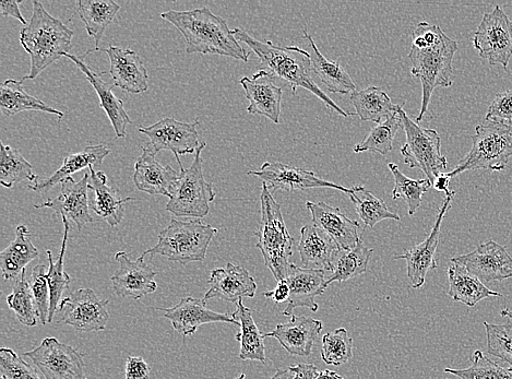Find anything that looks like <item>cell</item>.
Segmentation results:
<instances>
[{
	"label": "cell",
	"instance_id": "cell-39",
	"mask_svg": "<svg viewBox=\"0 0 512 379\" xmlns=\"http://www.w3.org/2000/svg\"><path fill=\"white\" fill-rule=\"evenodd\" d=\"M349 196L365 228L372 229L384 220L400 221L397 213L391 212L383 199L377 198L371 192L366 191L365 186L356 185L352 187Z\"/></svg>",
	"mask_w": 512,
	"mask_h": 379
},
{
	"label": "cell",
	"instance_id": "cell-56",
	"mask_svg": "<svg viewBox=\"0 0 512 379\" xmlns=\"http://www.w3.org/2000/svg\"><path fill=\"white\" fill-rule=\"evenodd\" d=\"M271 379H295L294 373L290 369L278 370Z\"/></svg>",
	"mask_w": 512,
	"mask_h": 379
},
{
	"label": "cell",
	"instance_id": "cell-20",
	"mask_svg": "<svg viewBox=\"0 0 512 379\" xmlns=\"http://www.w3.org/2000/svg\"><path fill=\"white\" fill-rule=\"evenodd\" d=\"M290 286V299L283 315L292 317L299 307L317 312L319 306L315 299L326 292L327 277L324 269L301 268L291 263L288 276L285 278Z\"/></svg>",
	"mask_w": 512,
	"mask_h": 379
},
{
	"label": "cell",
	"instance_id": "cell-25",
	"mask_svg": "<svg viewBox=\"0 0 512 379\" xmlns=\"http://www.w3.org/2000/svg\"><path fill=\"white\" fill-rule=\"evenodd\" d=\"M306 208L311 212L313 223L325 231L341 250H353L362 240L360 223L345 216L340 208L313 201H306Z\"/></svg>",
	"mask_w": 512,
	"mask_h": 379
},
{
	"label": "cell",
	"instance_id": "cell-1",
	"mask_svg": "<svg viewBox=\"0 0 512 379\" xmlns=\"http://www.w3.org/2000/svg\"><path fill=\"white\" fill-rule=\"evenodd\" d=\"M457 51V41L450 39L442 28L427 22H420L416 26L409 53L411 73L420 79L423 89L421 111L416 123L423 121L435 89L454 85L451 80L454 73L452 62Z\"/></svg>",
	"mask_w": 512,
	"mask_h": 379
},
{
	"label": "cell",
	"instance_id": "cell-2",
	"mask_svg": "<svg viewBox=\"0 0 512 379\" xmlns=\"http://www.w3.org/2000/svg\"><path fill=\"white\" fill-rule=\"evenodd\" d=\"M182 33L188 54L220 55L247 63L249 53L236 40L225 19L208 7L187 11L169 10L161 15Z\"/></svg>",
	"mask_w": 512,
	"mask_h": 379
},
{
	"label": "cell",
	"instance_id": "cell-54",
	"mask_svg": "<svg viewBox=\"0 0 512 379\" xmlns=\"http://www.w3.org/2000/svg\"><path fill=\"white\" fill-rule=\"evenodd\" d=\"M289 369L294 373L295 379H316L319 372L314 364L291 365Z\"/></svg>",
	"mask_w": 512,
	"mask_h": 379
},
{
	"label": "cell",
	"instance_id": "cell-27",
	"mask_svg": "<svg viewBox=\"0 0 512 379\" xmlns=\"http://www.w3.org/2000/svg\"><path fill=\"white\" fill-rule=\"evenodd\" d=\"M65 57L70 59L82 74H85L91 86L97 91L100 98V106L106 115L109 116L116 138L121 139L126 137L127 126L132 124L133 121L130 120L124 108L123 101L119 100L113 93V88L115 87L113 82L110 84V82L104 81L102 79L104 73H95L94 70L83 62L81 57L70 54H67Z\"/></svg>",
	"mask_w": 512,
	"mask_h": 379
},
{
	"label": "cell",
	"instance_id": "cell-13",
	"mask_svg": "<svg viewBox=\"0 0 512 379\" xmlns=\"http://www.w3.org/2000/svg\"><path fill=\"white\" fill-rule=\"evenodd\" d=\"M199 124V120L185 123L165 117L152 126L140 127L139 132L150 139L148 145L157 153L163 150L171 151L181 169L184 167L180 157L193 155L201 145L197 130Z\"/></svg>",
	"mask_w": 512,
	"mask_h": 379
},
{
	"label": "cell",
	"instance_id": "cell-31",
	"mask_svg": "<svg viewBox=\"0 0 512 379\" xmlns=\"http://www.w3.org/2000/svg\"><path fill=\"white\" fill-rule=\"evenodd\" d=\"M304 38L309 46V59H311V71L313 78L323 84L328 91L339 94H352L356 91V86L345 70L338 62L329 61L320 53L311 35L304 29Z\"/></svg>",
	"mask_w": 512,
	"mask_h": 379
},
{
	"label": "cell",
	"instance_id": "cell-35",
	"mask_svg": "<svg viewBox=\"0 0 512 379\" xmlns=\"http://www.w3.org/2000/svg\"><path fill=\"white\" fill-rule=\"evenodd\" d=\"M236 306L237 309L232 316L241 327L240 333L235 336V339L241 345L238 357L243 361H259L265 364V338L254 321L253 312L244 305L243 300L238 302Z\"/></svg>",
	"mask_w": 512,
	"mask_h": 379
},
{
	"label": "cell",
	"instance_id": "cell-42",
	"mask_svg": "<svg viewBox=\"0 0 512 379\" xmlns=\"http://www.w3.org/2000/svg\"><path fill=\"white\" fill-rule=\"evenodd\" d=\"M0 151V183L4 187L11 188L22 181H30L33 184L39 182V176L33 173L31 163L17 149L2 142Z\"/></svg>",
	"mask_w": 512,
	"mask_h": 379
},
{
	"label": "cell",
	"instance_id": "cell-41",
	"mask_svg": "<svg viewBox=\"0 0 512 379\" xmlns=\"http://www.w3.org/2000/svg\"><path fill=\"white\" fill-rule=\"evenodd\" d=\"M402 106L392 113L387 120L374 127L367 137L357 144L353 151L361 153L365 151H374L381 156H387L394 149V140L402 127Z\"/></svg>",
	"mask_w": 512,
	"mask_h": 379
},
{
	"label": "cell",
	"instance_id": "cell-5",
	"mask_svg": "<svg viewBox=\"0 0 512 379\" xmlns=\"http://www.w3.org/2000/svg\"><path fill=\"white\" fill-rule=\"evenodd\" d=\"M260 204L261 223L256 232V247L263 254L266 267L279 282L288 276L294 239L284 222L280 204L265 184L261 188Z\"/></svg>",
	"mask_w": 512,
	"mask_h": 379
},
{
	"label": "cell",
	"instance_id": "cell-29",
	"mask_svg": "<svg viewBox=\"0 0 512 379\" xmlns=\"http://www.w3.org/2000/svg\"><path fill=\"white\" fill-rule=\"evenodd\" d=\"M111 150L106 145L88 146L81 152L69 155L64 159V163L52 176L47 177L37 184L29 186L30 191L38 194H44L51 191L52 188L63 184L71 175L91 167H101L104 159L109 156Z\"/></svg>",
	"mask_w": 512,
	"mask_h": 379
},
{
	"label": "cell",
	"instance_id": "cell-50",
	"mask_svg": "<svg viewBox=\"0 0 512 379\" xmlns=\"http://www.w3.org/2000/svg\"><path fill=\"white\" fill-rule=\"evenodd\" d=\"M486 121L512 125V90L496 94L487 110Z\"/></svg>",
	"mask_w": 512,
	"mask_h": 379
},
{
	"label": "cell",
	"instance_id": "cell-30",
	"mask_svg": "<svg viewBox=\"0 0 512 379\" xmlns=\"http://www.w3.org/2000/svg\"><path fill=\"white\" fill-rule=\"evenodd\" d=\"M89 172V189L94 193L90 209L105 220L110 227L115 228L124 218V204L134 198H119L117 191L107 184V176L104 172L95 171L93 167L89 169Z\"/></svg>",
	"mask_w": 512,
	"mask_h": 379
},
{
	"label": "cell",
	"instance_id": "cell-23",
	"mask_svg": "<svg viewBox=\"0 0 512 379\" xmlns=\"http://www.w3.org/2000/svg\"><path fill=\"white\" fill-rule=\"evenodd\" d=\"M272 79L275 77L260 69L252 78L243 77L240 84L249 101L247 112L265 116L271 122L280 124L283 90Z\"/></svg>",
	"mask_w": 512,
	"mask_h": 379
},
{
	"label": "cell",
	"instance_id": "cell-22",
	"mask_svg": "<svg viewBox=\"0 0 512 379\" xmlns=\"http://www.w3.org/2000/svg\"><path fill=\"white\" fill-rule=\"evenodd\" d=\"M208 283L210 288L205 294L206 302L220 299L237 304L244 298H254L257 292V283L249 272L232 263L212 270Z\"/></svg>",
	"mask_w": 512,
	"mask_h": 379
},
{
	"label": "cell",
	"instance_id": "cell-10",
	"mask_svg": "<svg viewBox=\"0 0 512 379\" xmlns=\"http://www.w3.org/2000/svg\"><path fill=\"white\" fill-rule=\"evenodd\" d=\"M473 45L488 64L508 69L512 57V21L502 7L495 6L491 13L483 15Z\"/></svg>",
	"mask_w": 512,
	"mask_h": 379
},
{
	"label": "cell",
	"instance_id": "cell-21",
	"mask_svg": "<svg viewBox=\"0 0 512 379\" xmlns=\"http://www.w3.org/2000/svg\"><path fill=\"white\" fill-rule=\"evenodd\" d=\"M141 149L142 153L135 164L133 175L135 186L140 192L170 198L181 172L174 170L171 165L164 167L160 164L156 159L157 152L149 145Z\"/></svg>",
	"mask_w": 512,
	"mask_h": 379
},
{
	"label": "cell",
	"instance_id": "cell-60",
	"mask_svg": "<svg viewBox=\"0 0 512 379\" xmlns=\"http://www.w3.org/2000/svg\"><path fill=\"white\" fill-rule=\"evenodd\" d=\"M446 379H449V378H446Z\"/></svg>",
	"mask_w": 512,
	"mask_h": 379
},
{
	"label": "cell",
	"instance_id": "cell-16",
	"mask_svg": "<svg viewBox=\"0 0 512 379\" xmlns=\"http://www.w3.org/2000/svg\"><path fill=\"white\" fill-rule=\"evenodd\" d=\"M454 197L455 195L446 196L443 206L436 217L433 229L426 240L395 257L397 260H406L407 275L413 289H421L425 284L428 272L438 268L436 252L440 240V229H442L443 221L451 208Z\"/></svg>",
	"mask_w": 512,
	"mask_h": 379
},
{
	"label": "cell",
	"instance_id": "cell-53",
	"mask_svg": "<svg viewBox=\"0 0 512 379\" xmlns=\"http://www.w3.org/2000/svg\"><path fill=\"white\" fill-rule=\"evenodd\" d=\"M290 286L287 280L279 281L275 290L266 292L265 298L278 304L287 302L290 299Z\"/></svg>",
	"mask_w": 512,
	"mask_h": 379
},
{
	"label": "cell",
	"instance_id": "cell-24",
	"mask_svg": "<svg viewBox=\"0 0 512 379\" xmlns=\"http://www.w3.org/2000/svg\"><path fill=\"white\" fill-rule=\"evenodd\" d=\"M103 52L110 58V73L115 87L132 94L149 90L148 70L137 52L114 45Z\"/></svg>",
	"mask_w": 512,
	"mask_h": 379
},
{
	"label": "cell",
	"instance_id": "cell-58",
	"mask_svg": "<svg viewBox=\"0 0 512 379\" xmlns=\"http://www.w3.org/2000/svg\"><path fill=\"white\" fill-rule=\"evenodd\" d=\"M500 315H502L503 317H508L512 321V310L505 309L502 312H500Z\"/></svg>",
	"mask_w": 512,
	"mask_h": 379
},
{
	"label": "cell",
	"instance_id": "cell-15",
	"mask_svg": "<svg viewBox=\"0 0 512 379\" xmlns=\"http://www.w3.org/2000/svg\"><path fill=\"white\" fill-rule=\"evenodd\" d=\"M451 263L466 268L482 282L503 281L512 278V257L506 247L488 241L469 254L451 259Z\"/></svg>",
	"mask_w": 512,
	"mask_h": 379
},
{
	"label": "cell",
	"instance_id": "cell-3",
	"mask_svg": "<svg viewBox=\"0 0 512 379\" xmlns=\"http://www.w3.org/2000/svg\"><path fill=\"white\" fill-rule=\"evenodd\" d=\"M234 37L238 42L246 44L259 58L263 70L272 77L287 81L295 96L297 89H305L323 101L328 109H332L343 117L354 116L340 108L321 90L311 71V59L308 52L297 46L281 47L270 41L261 42L252 37L246 31L235 28Z\"/></svg>",
	"mask_w": 512,
	"mask_h": 379
},
{
	"label": "cell",
	"instance_id": "cell-52",
	"mask_svg": "<svg viewBox=\"0 0 512 379\" xmlns=\"http://www.w3.org/2000/svg\"><path fill=\"white\" fill-rule=\"evenodd\" d=\"M20 4H22L21 0L17 2V0H2L0 2V15L3 17H13L19 20L23 26H28L27 20L23 18L20 11Z\"/></svg>",
	"mask_w": 512,
	"mask_h": 379
},
{
	"label": "cell",
	"instance_id": "cell-14",
	"mask_svg": "<svg viewBox=\"0 0 512 379\" xmlns=\"http://www.w3.org/2000/svg\"><path fill=\"white\" fill-rule=\"evenodd\" d=\"M248 175L258 177L268 187L273 195L279 191L304 192L312 188H335L345 194L351 193V188L320 179L314 172L292 167L281 162H266L258 171H249Z\"/></svg>",
	"mask_w": 512,
	"mask_h": 379
},
{
	"label": "cell",
	"instance_id": "cell-49",
	"mask_svg": "<svg viewBox=\"0 0 512 379\" xmlns=\"http://www.w3.org/2000/svg\"><path fill=\"white\" fill-rule=\"evenodd\" d=\"M0 379H41L38 372L13 350H0Z\"/></svg>",
	"mask_w": 512,
	"mask_h": 379
},
{
	"label": "cell",
	"instance_id": "cell-43",
	"mask_svg": "<svg viewBox=\"0 0 512 379\" xmlns=\"http://www.w3.org/2000/svg\"><path fill=\"white\" fill-rule=\"evenodd\" d=\"M389 170L395 179V188L392 191V199L397 200L402 198L406 201L409 208V215L414 216L416 211L422 205V199L425 193L430 191L433 184L430 180H412L410 177L404 175L397 164L389 163Z\"/></svg>",
	"mask_w": 512,
	"mask_h": 379
},
{
	"label": "cell",
	"instance_id": "cell-8",
	"mask_svg": "<svg viewBox=\"0 0 512 379\" xmlns=\"http://www.w3.org/2000/svg\"><path fill=\"white\" fill-rule=\"evenodd\" d=\"M206 147V142L202 141L193 164L189 169H180V179L165 207L176 218H205L209 215L210 204L216 199L213 184L206 181L202 170L201 153Z\"/></svg>",
	"mask_w": 512,
	"mask_h": 379
},
{
	"label": "cell",
	"instance_id": "cell-46",
	"mask_svg": "<svg viewBox=\"0 0 512 379\" xmlns=\"http://www.w3.org/2000/svg\"><path fill=\"white\" fill-rule=\"evenodd\" d=\"M472 365L468 369H445V373L455 375L460 379H512V367H504L485 357L480 350L474 351L471 358Z\"/></svg>",
	"mask_w": 512,
	"mask_h": 379
},
{
	"label": "cell",
	"instance_id": "cell-48",
	"mask_svg": "<svg viewBox=\"0 0 512 379\" xmlns=\"http://www.w3.org/2000/svg\"><path fill=\"white\" fill-rule=\"evenodd\" d=\"M49 268L45 265L35 266L30 278V286L33 295L35 310L43 325L49 324L51 293L49 281H47Z\"/></svg>",
	"mask_w": 512,
	"mask_h": 379
},
{
	"label": "cell",
	"instance_id": "cell-45",
	"mask_svg": "<svg viewBox=\"0 0 512 379\" xmlns=\"http://www.w3.org/2000/svg\"><path fill=\"white\" fill-rule=\"evenodd\" d=\"M353 358V339L347 329L339 328L323 337L321 359L333 366H340Z\"/></svg>",
	"mask_w": 512,
	"mask_h": 379
},
{
	"label": "cell",
	"instance_id": "cell-33",
	"mask_svg": "<svg viewBox=\"0 0 512 379\" xmlns=\"http://www.w3.org/2000/svg\"><path fill=\"white\" fill-rule=\"evenodd\" d=\"M39 257L38 248L31 240V233L26 225L16 229V239L0 253V267L6 280H14L27 270V266Z\"/></svg>",
	"mask_w": 512,
	"mask_h": 379
},
{
	"label": "cell",
	"instance_id": "cell-7",
	"mask_svg": "<svg viewBox=\"0 0 512 379\" xmlns=\"http://www.w3.org/2000/svg\"><path fill=\"white\" fill-rule=\"evenodd\" d=\"M471 139L472 149L455 170L447 173L450 179L468 171L500 172L506 169L512 157V125L485 121L476 126Z\"/></svg>",
	"mask_w": 512,
	"mask_h": 379
},
{
	"label": "cell",
	"instance_id": "cell-12",
	"mask_svg": "<svg viewBox=\"0 0 512 379\" xmlns=\"http://www.w3.org/2000/svg\"><path fill=\"white\" fill-rule=\"evenodd\" d=\"M109 304L110 300H101L92 289H79L59 304L58 323L69 325L80 333H98L109 323Z\"/></svg>",
	"mask_w": 512,
	"mask_h": 379
},
{
	"label": "cell",
	"instance_id": "cell-9",
	"mask_svg": "<svg viewBox=\"0 0 512 379\" xmlns=\"http://www.w3.org/2000/svg\"><path fill=\"white\" fill-rule=\"evenodd\" d=\"M402 128L406 133V144L401 155L410 168L419 169L432 184L436 177L448 168V161L442 153V138L435 129L422 127L413 122L406 112L402 113Z\"/></svg>",
	"mask_w": 512,
	"mask_h": 379
},
{
	"label": "cell",
	"instance_id": "cell-59",
	"mask_svg": "<svg viewBox=\"0 0 512 379\" xmlns=\"http://www.w3.org/2000/svg\"><path fill=\"white\" fill-rule=\"evenodd\" d=\"M246 375L245 374H241L240 376H237L236 378L234 379H245Z\"/></svg>",
	"mask_w": 512,
	"mask_h": 379
},
{
	"label": "cell",
	"instance_id": "cell-38",
	"mask_svg": "<svg viewBox=\"0 0 512 379\" xmlns=\"http://www.w3.org/2000/svg\"><path fill=\"white\" fill-rule=\"evenodd\" d=\"M373 253L374 250L367 248L362 240L353 250L345 251L340 248L333 260L327 286L332 282L342 283L365 274Z\"/></svg>",
	"mask_w": 512,
	"mask_h": 379
},
{
	"label": "cell",
	"instance_id": "cell-37",
	"mask_svg": "<svg viewBox=\"0 0 512 379\" xmlns=\"http://www.w3.org/2000/svg\"><path fill=\"white\" fill-rule=\"evenodd\" d=\"M351 102L355 108V115L359 116L361 121L377 124L387 120L400 106L392 103L388 94L377 87L354 91L351 94Z\"/></svg>",
	"mask_w": 512,
	"mask_h": 379
},
{
	"label": "cell",
	"instance_id": "cell-36",
	"mask_svg": "<svg viewBox=\"0 0 512 379\" xmlns=\"http://www.w3.org/2000/svg\"><path fill=\"white\" fill-rule=\"evenodd\" d=\"M0 110L7 116H15L22 112H44L56 115L62 120L64 113L51 108L38 98L30 96L22 86V81L8 79L0 86Z\"/></svg>",
	"mask_w": 512,
	"mask_h": 379
},
{
	"label": "cell",
	"instance_id": "cell-55",
	"mask_svg": "<svg viewBox=\"0 0 512 379\" xmlns=\"http://www.w3.org/2000/svg\"><path fill=\"white\" fill-rule=\"evenodd\" d=\"M450 177L447 173H442L436 177V180L433 183V187L436 189L437 192L445 193L446 196L456 195L454 191H450L449 184H450Z\"/></svg>",
	"mask_w": 512,
	"mask_h": 379
},
{
	"label": "cell",
	"instance_id": "cell-17",
	"mask_svg": "<svg viewBox=\"0 0 512 379\" xmlns=\"http://www.w3.org/2000/svg\"><path fill=\"white\" fill-rule=\"evenodd\" d=\"M115 260L119 268L111 280L116 295L140 300L157 291V271L145 262L144 256L133 262L125 252H118Z\"/></svg>",
	"mask_w": 512,
	"mask_h": 379
},
{
	"label": "cell",
	"instance_id": "cell-19",
	"mask_svg": "<svg viewBox=\"0 0 512 379\" xmlns=\"http://www.w3.org/2000/svg\"><path fill=\"white\" fill-rule=\"evenodd\" d=\"M165 313L178 334L192 336L197 333L200 326L214 323H226L240 326L232 314L217 313L208 309L204 299H196L193 296L183 298L180 303L171 309H159Z\"/></svg>",
	"mask_w": 512,
	"mask_h": 379
},
{
	"label": "cell",
	"instance_id": "cell-11",
	"mask_svg": "<svg viewBox=\"0 0 512 379\" xmlns=\"http://www.w3.org/2000/svg\"><path fill=\"white\" fill-rule=\"evenodd\" d=\"M23 355L45 379H88L83 355L54 337L45 338L39 347Z\"/></svg>",
	"mask_w": 512,
	"mask_h": 379
},
{
	"label": "cell",
	"instance_id": "cell-6",
	"mask_svg": "<svg viewBox=\"0 0 512 379\" xmlns=\"http://www.w3.org/2000/svg\"><path fill=\"white\" fill-rule=\"evenodd\" d=\"M218 229L205 224L200 219L180 221L173 219L159 235L156 246L141 256L161 255L170 262L187 265L202 263L206 259L208 247Z\"/></svg>",
	"mask_w": 512,
	"mask_h": 379
},
{
	"label": "cell",
	"instance_id": "cell-4",
	"mask_svg": "<svg viewBox=\"0 0 512 379\" xmlns=\"http://www.w3.org/2000/svg\"><path fill=\"white\" fill-rule=\"evenodd\" d=\"M73 38V30L34 0L28 26L20 32V43L31 58L30 73L21 81L37 79L47 67L69 54Z\"/></svg>",
	"mask_w": 512,
	"mask_h": 379
},
{
	"label": "cell",
	"instance_id": "cell-44",
	"mask_svg": "<svg viewBox=\"0 0 512 379\" xmlns=\"http://www.w3.org/2000/svg\"><path fill=\"white\" fill-rule=\"evenodd\" d=\"M7 303L22 325L28 327L38 325V314L35 310L30 281L27 280V270L23 271L20 279L15 282L13 292L7 296Z\"/></svg>",
	"mask_w": 512,
	"mask_h": 379
},
{
	"label": "cell",
	"instance_id": "cell-28",
	"mask_svg": "<svg viewBox=\"0 0 512 379\" xmlns=\"http://www.w3.org/2000/svg\"><path fill=\"white\" fill-rule=\"evenodd\" d=\"M297 250L300 252L304 268L331 272L333 260L340 248L325 231L312 223L302 228Z\"/></svg>",
	"mask_w": 512,
	"mask_h": 379
},
{
	"label": "cell",
	"instance_id": "cell-32",
	"mask_svg": "<svg viewBox=\"0 0 512 379\" xmlns=\"http://www.w3.org/2000/svg\"><path fill=\"white\" fill-rule=\"evenodd\" d=\"M449 281V298L469 307L478 305L488 298H503V294L488 289L485 284L470 272L451 263L447 271Z\"/></svg>",
	"mask_w": 512,
	"mask_h": 379
},
{
	"label": "cell",
	"instance_id": "cell-26",
	"mask_svg": "<svg viewBox=\"0 0 512 379\" xmlns=\"http://www.w3.org/2000/svg\"><path fill=\"white\" fill-rule=\"evenodd\" d=\"M323 322L313 317L292 316L291 321L277 325L272 333L264 335V338H275L280 345L295 357H308L312 354L315 341L318 339Z\"/></svg>",
	"mask_w": 512,
	"mask_h": 379
},
{
	"label": "cell",
	"instance_id": "cell-47",
	"mask_svg": "<svg viewBox=\"0 0 512 379\" xmlns=\"http://www.w3.org/2000/svg\"><path fill=\"white\" fill-rule=\"evenodd\" d=\"M486 330L487 351L512 367V324L483 323Z\"/></svg>",
	"mask_w": 512,
	"mask_h": 379
},
{
	"label": "cell",
	"instance_id": "cell-34",
	"mask_svg": "<svg viewBox=\"0 0 512 379\" xmlns=\"http://www.w3.org/2000/svg\"><path fill=\"white\" fill-rule=\"evenodd\" d=\"M121 6L112 0H79L77 13L90 37L94 39L95 49L86 53L100 52V42L107 27L116 18Z\"/></svg>",
	"mask_w": 512,
	"mask_h": 379
},
{
	"label": "cell",
	"instance_id": "cell-51",
	"mask_svg": "<svg viewBox=\"0 0 512 379\" xmlns=\"http://www.w3.org/2000/svg\"><path fill=\"white\" fill-rule=\"evenodd\" d=\"M125 379H149L150 367L140 357H128L126 360Z\"/></svg>",
	"mask_w": 512,
	"mask_h": 379
},
{
	"label": "cell",
	"instance_id": "cell-57",
	"mask_svg": "<svg viewBox=\"0 0 512 379\" xmlns=\"http://www.w3.org/2000/svg\"><path fill=\"white\" fill-rule=\"evenodd\" d=\"M316 379H344V378L336 372L326 370L323 372H319Z\"/></svg>",
	"mask_w": 512,
	"mask_h": 379
},
{
	"label": "cell",
	"instance_id": "cell-18",
	"mask_svg": "<svg viewBox=\"0 0 512 379\" xmlns=\"http://www.w3.org/2000/svg\"><path fill=\"white\" fill-rule=\"evenodd\" d=\"M90 181V172L79 182L73 177L62 184L61 194L54 199L44 201L41 205H35V209L50 208L56 212L57 216L73 221L79 231L93 221L90 215V204L88 200V189Z\"/></svg>",
	"mask_w": 512,
	"mask_h": 379
},
{
	"label": "cell",
	"instance_id": "cell-40",
	"mask_svg": "<svg viewBox=\"0 0 512 379\" xmlns=\"http://www.w3.org/2000/svg\"><path fill=\"white\" fill-rule=\"evenodd\" d=\"M62 220L65 227L64 240L61 253H59L55 262L52 252L47 251V257H49L50 267L46 277L47 281H49L51 293L49 324L53 323V318L56 312L58 311L59 304H61V302L63 301V294L69 288L71 283V278L65 271V254L70 224L66 218H62Z\"/></svg>",
	"mask_w": 512,
	"mask_h": 379
}]
</instances>
